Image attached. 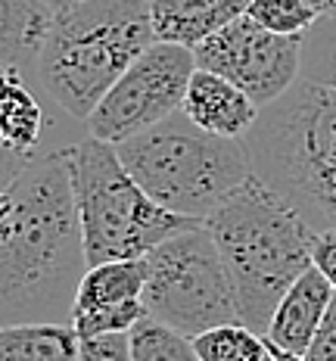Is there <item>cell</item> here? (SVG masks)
I'll return each mask as SVG.
<instances>
[{"mask_svg":"<svg viewBox=\"0 0 336 361\" xmlns=\"http://www.w3.org/2000/svg\"><path fill=\"white\" fill-rule=\"evenodd\" d=\"M333 293H336L333 283L311 265L293 287L280 296L271 321H268L265 340L280 352L305 355L311 340H315L321 321H324L327 308L333 302Z\"/></svg>","mask_w":336,"mask_h":361,"instance_id":"30bf717a","label":"cell"},{"mask_svg":"<svg viewBox=\"0 0 336 361\" xmlns=\"http://www.w3.org/2000/svg\"><path fill=\"white\" fill-rule=\"evenodd\" d=\"M302 37L274 35L243 13L197 44L193 59L249 94L256 106H268L302 78Z\"/></svg>","mask_w":336,"mask_h":361,"instance_id":"9c48e42d","label":"cell"},{"mask_svg":"<svg viewBox=\"0 0 336 361\" xmlns=\"http://www.w3.org/2000/svg\"><path fill=\"white\" fill-rule=\"evenodd\" d=\"M128 340L131 361H203L197 355V345H193L190 336L149 318V314L131 327Z\"/></svg>","mask_w":336,"mask_h":361,"instance_id":"e0dca14e","label":"cell"},{"mask_svg":"<svg viewBox=\"0 0 336 361\" xmlns=\"http://www.w3.org/2000/svg\"><path fill=\"white\" fill-rule=\"evenodd\" d=\"M324 4H327V10H330V6H336V0H324Z\"/></svg>","mask_w":336,"mask_h":361,"instance_id":"4316f807","label":"cell"},{"mask_svg":"<svg viewBox=\"0 0 336 361\" xmlns=\"http://www.w3.org/2000/svg\"><path fill=\"white\" fill-rule=\"evenodd\" d=\"M144 318H147V305H144V299H140V302H125L116 308L75 314L72 327L81 340H91V336H106V334H131V327Z\"/></svg>","mask_w":336,"mask_h":361,"instance_id":"ffe728a7","label":"cell"},{"mask_svg":"<svg viewBox=\"0 0 336 361\" xmlns=\"http://www.w3.org/2000/svg\"><path fill=\"white\" fill-rule=\"evenodd\" d=\"M193 345H197V355L203 361H278L274 345L240 321L218 324L193 336Z\"/></svg>","mask_w":336,"mask_h":361,"instance_id":"2e32d148","label":"cell"},{"mask_svg":"<svg viewBox=\"0 0 336 361\" xmlns=\"http://www.w3.org/2000/svg\"><path fill=\"white\" fill-rule=\"evenodd\" d=\"M153 41L147 0H69L54 10L32 75L56 109L87 122Z\"/></svg>","mask_w":336,"mask_h":361,"instance_id":"3957f363","label":"cell"},{"mask_svg":"<svg viewBox=\"0 0 336 361\" xmlns=\"http://www.w3.org/2000/svg\"><path fill=\"white\" fill-rule=\"evenodd\" d=\"M246 16L274 35H305L318 22L321 10L309 0H252Z\"/></svg>","mask_w":336,"mask_h":361,"instance_id":"d6986e66","label":"cell"},{"mask_svg":"<svg viewBox=\"0 0 336 361\" xmlns=\"http://www.w3.org/2000/svg\"><path fill=\"white\" fill-rule=\"evenodd\" d=\"M230 271L240 321L265 336L280 296L311 268L318 231L252 175L206 218Z\"/></svg>","mask_w":336,"mask_h":361,"instance_id":"7a4b0ae2","label":"cell"},{"mask_svg":"<svg viewBox=\"0 0 336 361\" xmlns=\"http://www.w3.org/2000/svg\"><path fill=\"white\" fill-rule=\"evenodd\" d=\"M87 271L66 149L35 156L0 190V327L69 321Z\"/></svg>","mask_w":336,"mask_h":361,"instance_id":"6da1fadb","label":"cell"},{"mask_svg":"<svg viewBox=\"0 0 336 361\" xmlns=\"http://www.w3.org/2000/svg\"><path fill=\"white\" fill-rule=\"evenodd\" d=\"M305 358L311 361H336V293H333V302L327 308L324 321H321L315 340H311Z\"/></svg>","mask_w":336,"mask_h":361,"instance_id":"7402d4cb","label":"cell"},{"mask_svg":"<svg viewBox=\"0 0 336 361\" xmlns=\"http://www.w3.org/2000/svg\"><path fill=\"white\" fill-rule=\"evenodd\" d=\"M252 0H147L156 41L197 47L228 22L243 16Z\"/></svg>","mask_w":336,"mask_h":361,"instance_id":"7c38bea8","label":"cell"},{"mask_svg":"<svg viewBox=\"0 0 336 361\" xmlns=\"http://www.w3.org/2000/svg\"><path fill=\"white\" fill-rule=\"evenodd\" d=\"M193 72H197V59L190 47L153 41L97 103L91 118L85 122L87 134L109 144H122L153 128L184 106Z\"/></svg>","mask_w":336,"mask_h":361,"instance_id":"ba28073f","label":"cell"},{"mask_svg":"<svg viewBox=\"0 0 336 361\" xmlns=\"http://www.w3.org/2000/svg\"><path fill=\"white\" fill-rule=\"evenodd\" d=\"M78 361H131V340L128 334H106L81 340Z\"/></svg>","mask_w":336,"mask_h":361,"instance_id":"44dd1931","label":"cell"},{"mask_svg":"<svg viewBox=\"0 0 336 361\" xmlns=\"http://www.w3.org/2000/svg\"><path fill=\"white\" fill-rule=\"evenodd\" d=\"M252 175L315 231L336 228V90L299 78L243 137Z\"/></svg>","mask_w":336,"mask_h":361,"instance_id":"277c9868","label":"cell"},{"mask_svg":"<svg viewBox=\"0 0 336 361\" xmlns=\"http://www.w3.org/2000/svg\"><path fill=\"white\" fill-rule=\"evenodd\" d=\"M116 149L149 200L193 221H206L237 187L252 178L243 140L209 134L190 122L184 109L116 144Z\"/></svg>","mask_w":336,"mask_h":361,"instance_id":"5b68a950","label":"cell"},{"mask_svg":"<svg viewBox=\"0 0 336 361\" xmlns=\"http://www.w3.org/2000/svg\"><path fill=\"white\" fill-rule=\"evenodd\" d=\"M54 4H56V6H59V4H69V0H54Z\"/></svg>","mask_w":336,"mask_h":361,"instance_id":"83f0119b","label":"cell"},{"mask_svg":"<svg viewBox=\"0 0 336 361\" xmlns=\"http://www.w3.org/2000/svg\"><path fill=\"white\" fill-rule=\"evenodd\" d=\"M66 156L87 265L109 259H144L162 240L197 224L193 218H181L149 200L109 140L87 134L85 140L66 147Z\"/></svg>","mask_w":336,"mask_h":361,"instance_id":"8992f818","label":"cell"},{"mask_svg":"<svg viewBox=\"0 0 336 361\" xmlns=\"http://www.w3.org/2000/svg\"><path fill=\"white\" fill-rule=\"evenodd\" d=\"M181 109L187 112L190 122L206 128L209 134L243 140L249 128L256 125L261 106H256L252 97L243 94L237 85H230L228 78L197 66V72L190 75V85H187Z\"/></svg>","mask_w":336,"mask_h":361,"instance_id":"8fae6325","label":"cell"},{"mask_svg":"<svg viewBox=\"0 0 336 361\" xmlns=\"http://www.w3.org/2000/svg\"><path fill=\"white\" fill-rule=\"evenodd\" d=\"M81 336L69 321L0 327V361H78Z\"/></svg>","mask_w":336,"mask_h":361,"instance_id":"9a60e30c","label":"cell"},{"mask_svg":"<svg viewBox=\"0 0 336 361\" xmlns=\"http://www.w3.org/2000/svg\"><path fill=\"white\" fill-rule=\"evenodd\" d=\"M309 4H315V6H318V10H321V13H324V10H327V4H324V0H309Z\"/></svg>","mask_w":336,"mask_h":361,"instance_id":"484cf974","label":"cell"},{"mask_svg":"<svg viewBox=\"0 0 336 361\" xmlns=\"http://www.w3.org/2000/svg\"><path fill=\"white\" fill-rule=\"evenodd\" d=\"M274 355H278V361H311L305 355H293V352H280V349H274Z\"/></svg>","mask_w":336,"mask_h":361,"instance_id":"d4e9b609","label":"cell"},{"mask_svg":"<svg viewBox=\"0 0 336 361\" xmlns=\"http://www.w3.org/2000/svg\"><path fill=\"white\" fill-rule=\"evenodd\" d=\"M28 162H32V159H22V156L13 153V149L6 147V140L0 137V190H4V187H10L13 180L25 171Z\"/></svg>","mask_w":336,"mask_h":361,"instance_id":"cb8c5ba5","label":"cell"},{"mask_svg":"<svg viewBox=\"0 0 336 361\" xmlns=\"http://www.w3.org/2000/svg\"><path fill=\"white\" fill-rule=\"evenodd\" d=\"M311 265H315L336 290V228L333 231H318L315 246H311Z\"/></svg>","mask_w":336,"mask_h":361,"instance_id":"603a6c76","label":"cell"},{"mask_svg":"<svg viewBox=\"0 0 336 361\" xmlns=\"http://www.w3.org/2000/svg\"><path fill=\"white\" fill-rule=\"evenodd\" d=\"M54 10V0H0V63L32 72Z\"/></svg>","mask_w":336,"mask_h":361,"instance_id":"5bb4252c","label":"cell"},{"mask_svg":"<svg viewBox=\"0 0 336 361\" xmlns=\"http://www.w3.org/2000/svg\"><path fill=\"white\" fill-rule=\"evenodd\" d=\"M144 305L149 318L190 340L218 324L240 321L234 281L206 221L190 224L147 252Z\"/></svg>","mask_w":336,"mask_h":361,"instance_id":"52a82bcc","label":"cell"},{"mask_svg":"<svg viewBox=\"0 0 336 361\" xmlns=\"http://www.w3.org/2000/svg\"><path fill=\"white\" fill-rule=\"evenodd\" d=\"M147 287V255L144 259H109L87 265L85 277L78 283L72 302L75 314L100 312V308H116L125 302H140Z\"/></svg>","mask_w":336,"mask_h":361,"instance_id":"4fadbf2b","label":"cell"},{"mask_svg":"<svg viewBox=\"0 0 336 361\" xmlns=\"http://www.w3.org/2000/svg\"><path fill=\"white\" fill-rule=\"evenodd\" d=\"M302 78L336 90V6L321 13L302 37Z\"/></svg>","mask_w":336,"mask_h":361,"instance_id":"ac0fdd59","label":"cell"}]
</instances>
